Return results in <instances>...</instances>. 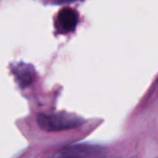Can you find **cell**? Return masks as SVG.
<instances>
[{"label": "cell", "mask_w": 158, "mask_h": 158, "mask_svg": "<svg viewBox=\"0 0 158 158\" xmlns=\"http://www.w3.org/2000/svg\"><path fill=\"white\" fill-rule=\"evenodd\" d=\"M38 125L46 131H62V130L73 129L82 123V119L66 114L57 113L53 115H39L37 118Z\"/></svg>", "instance_id": "obj_1"}, {"label": "cell", "mask_w": 158, "mask_h": 158, "mask_svg": "<svg viewBox=\"0 0 158 158\" xmlns=\"http://www.w3.org/2000/svg\"><path fill=\"white\" fill-rule=\"evenodd\" d=\"M103 149L87 144L72 145L61 149L53 158H99Z\"/></svg>", "instance_id": "obj_2"}, {"label": "cell", "mask_w": 158, "mask_h": 158, "mask_svg": "<svg viewBox=\"0 0 158 158\" xmlns=\"http://www.w3.org/2000/svg\"><path fill=\"white\" fill-rule=\"evenodd\" d=\"M77 21H78V16H77V13L74 10L69 9V8H65V9L60 11L59 23L64 31H73L76 27Z\"/></svg>", "instance_id": "obj_3"}, {"label": "cell", "mask_w": 158, "mask_h": 158, "mask_svg": "<svg viewBox=\"0 0 158 158\" xmlns=\"http://www.w3.org/2000/svg\"><path fill=\"white\" fill-rule=\"evenodd\" d=\"M18 81L21 85V87H26L28 86L31 82V75L28 72H24V73H19L18 74Z\"/></svg>", "instance_id": "obj_4"}, {"label": "cell", "mask_w": 158, "mask_h": 158, "mask_svg": "<svg viewBox=\"0 0 158 158\" xmlns=\"http://www.w3.org/2000/svg\"><path fill=\"white\" fill-rule=\"evenodd\" d=\"M57 3H63V2H73V1H76V0H55Z\"/></svg>", "instance_id": "obj_5"}]
</instances>
